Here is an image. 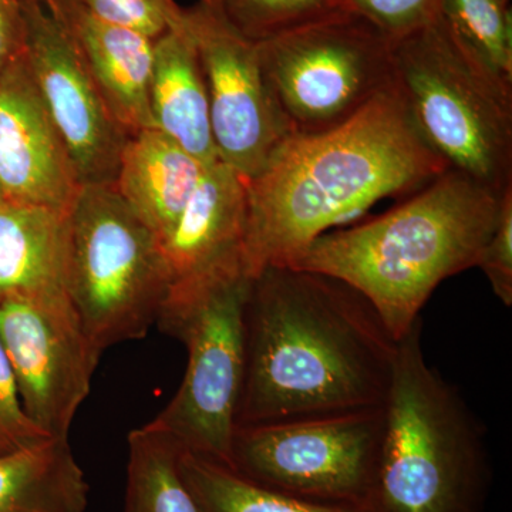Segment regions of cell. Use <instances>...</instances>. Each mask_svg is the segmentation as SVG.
<instances>
[{"mask_svg":"<svg viewBox=\"0 0 512 512\" xmlns=\"http://www.w3.org/2000/svg\"><path fill=\"white\" fill-rule=\"evenodd\" d=\"M237 427L380 409L397 340L362 293L333 276L266 266L244 315Z\"/></svg>","mask_w":512,"mask_h":512,"instance_id":"6da1fadb","label":"cell"},{"mask_svg":"<svg viewBox=\"0 0 512 512\" xmlns=\"http://www.w3.org/2000/svg\"><path fill=\"white\" fill-rule=\"evenodd\" d=\"M444 171L394 82L342 126L286 137L245 180L249 275L291 265L350 215L384 198L412 195Z\"/></svg>","mask_w":512,"mask_h":512,"instance_id":"7a4b0ae2","label":"cell"},{"mask_svg":"<svg viewBox=\"0 0 512 512\" xmlns=\"http://www.w3.org/2000/svg\"><path fill=\"white\" fill-rule=\"evenodd\" d=\"M505 192L444 171L380 217L326 232L288 266L346 282L399 340L441 282L477 266Z\"/></svg>","mask_w":512,"mask_h":512,"instance_id":"3957f363","label":"cell"},{"mask_svg":"<svg viewBox=\"0 0 512 512\" xmlns=\"http://www.w3.org/2000/svg\"><path fill=\"white\" fill-rule=\"evenodd\" d=\"M372 512H481L490 485L484 427L427 365L421 319L397 340Z\"/></svg>","mask_w":512,"mask_h":512,"instance_id":"277c9868","label":"cell"},{"mask_svg":"<svg viewBox=\"0 0 512 512\" xmlns=\"http://www.w3.org/2000/svg\"><path fill=\"white\" fill-rule=\"evenodd\" d=\"M393 82L447 170L504 194L512 188V84L461 45L437 16L392 40Z\"/></svg>","mask_w":512,"mask_h":512,"instance_id":"5b68a950","label":"cell"},{"mask_svg":"<svg viewBox=\"0 0 512 512\" xmlns=\"http://www.w3.org/2000/svg\"><path fill=\"white\" fill-rule=\"evenodd\" d=\"M244 265L168 289L157 325L188 353L180 389L150 421L185 453L229 467L245 366Z\"/></svg>","mask_w":512,"mask_h":512,"instance_id":"8992f818","label":"cell"},{"mask_svg":"<svg viewBox=\"0 0 512 512\" xmlns=\"http://www.w3.org/2000/svg\"><path fill=\"white\" fill-rule=\"evenodd\" d=\"M170 289L161 242L114 183L83 184L69 212L67 295L103 355L143 339Z\"/></svg>","mask_w":512,"mask_h":512,"instance_id":"52a82bcc","label":"cell"},{"mask_svg":"<svg viewBox=\"0 0 512 512\" xmlns=\"http://www.w3.org/2000/svg\"><path fill=\"white\" fill-rule=\"evenodd\" d=\"M258 47L266 86L289 137L342 126L393 82L392 40L348 10Z\"/></svg>","mask_w":512,"mask_h":512,"instance_id":"ba28073f","label":"cell"},{"mask_svg":"<svg viewBox=\"0 0 512 512\" xmlns=\"http://www.w3.org/2000/svg\"><path fill=\"white\" fill-rule=\"evenodd\" d=\"M384 433L383 407L237 427L229 468L274 493L370 511Z\"/></svg>","mask_w":512,"mask_h":512,"instance_id":"9c48e42d","label":"cell"},{"mask_svg":"<svg viewBox=\"0 0 512 512\" xmlns=\"http://www.w3.org/2000/svg\"><path fill=\"white\" fill-rule=\"evenodd\" d=\"M0 343L26 416L46 436L69 437L101 357L69 296L0 302Z\"/></svg>","mask_w":512,"mask_h":512,"instance_id":"30bf717a","label":"cell"},{"mask_svg":"<svg viewBox=\"0 0 512 512\" xmlns=\"http://www.w3.org/2000/svg\"><path fill=\"white\" fill-rule=\"evenodd\" d=\"M200 59L220 160L249 180L289 137L266 86L258 42L242 35L212 0L183 9Z\"/></svg>","mask_w":512,"mask_h":512,"instance_id":"8fae6325","label":"cell"},{"mask_svg":"<svg viewBox=\"0 0 512 512\" xmlns=\"http://www.w3.org/2000/svg\"><path fill=\"white\" fill-rule=\"evenodd\" d=\"M23 16L26 62L80 183H114L127 134L55 13L42 0H23Z\"/></svg>","mask_w":512,"mask_h":512,"instance_id":"7c38bea8","label":"cell"},{"mask_svg":"<svg viewBox=\"0 0 512 512\" xmlns=\"http://www.w3.org/2000/svg\"><path fill=\"white\" fill-rule=\"evenodd\" d=\"M80 188L22 52L0 76V201L69 214Z\"/></svg>","mask_w":512,"mask_h":512,"instance_id":"4fadbf2b","label":"cell"},{"mask_svg":"<svg viewBox=\"0 0 512 512\" xmlns=\"http://www.w3.org/2000/svg\"><path fill=\"white\" fill-rule=\"evenodd\" d=\"M247 210L245 178L221 160L205 165L180 220L161 242L170 288L245 266Z\"/></svg>","mask_w":512,"mask_h":512,"instance_id":"5bb4252c","label":"cell"},{"mask_svg":"<svg viewBox=\"0 0 512 512\" xmlns=\"http://www.w3.org/2000/svg\"><path fill=\"white\" fill-rule=\"evenodd\" d=\"M63 23L111 116L127 136L154 127L150 109L154 40L92 15L79 0H42Z\"/></svg>","mask_w":512,"mask_h":512,"instance_id":"9a60e30c","label":"cell"},{"mask_svg":"<svg viewBox=\"0 0 512 512\" xmlns=\"http://www.w3.org/2000/svg\"><path fill=\"white\" fill-rule=\"evenodd\" d=\"M205 165L157 128L128 136L114 187L163 242L197 190Z\"/></svg>","mask_w":512,"mask_h":512,"instance_id":"2e32d148","label":"cell"},{"mask_svg":"<svg viewBox=\"0 0 512 512\" xmlns=\"http://www.w3.org/2000/svg\"><path fill=\"white\" fill-rule=\"evenodd\" d=\"M67 261L69 214L0 201V302L67 295Z\"/></svg>","mask_w":512,"mask_h":512,"instance_id":"e0dca14e","label":"cell"},{"mask_svg":"<svg viewBox=\"0 0 512 512\" xmlns=\"http://www.w3.org/2000/svg\"><path fill=\"white\" fill-rule=\"evenodd\" d=\"M150 109L154 127L201 164L220 160L204 74L183 20L154 40Z\"/></svg>","mask_w":512,"mask_h":512,"instance_id":"ac0fdd59","label":"cell"},{"mask_svg":"<svg viewBox=\"0 0 512 512\" xmlns=\"http://www.w3.org/2000/svg\"><path fill=\"white\" fill-rule=\"evenodd\" d=\"M89 491L69 437L0 456V512H87Z\"/></svg>","mask_w":512,"mask_h":512,"instance_id":"d6986e66","label":"cell"},{"mask_svg":"<svg viewBox=\"0 0 512 512\" xmlns=\"http://www.w3.org/2000/svg\"><path fill=\"white\" fill-rule=\"evenodd\" d=\"M181 451L151 423L131 431L124 512H200L181 477Z\"/></svg>","mask_w":512,"mask_h":512,"instance_id":"ffe728a7","label":"cell"},{"mask_svg":"<svg viewBox=\"0 0 512 512\" xmlns=\"http://www.w3.org/2000/svg\"><path fill=\"white\" fill-rule=\"evenodd\" d=\"M181 477L200 512H372L365 508L308 503L259 487L208 458L181 451Z\"/></svg>","mask_w":512,"mask_h":512,"instance_id":"44dd1931","label":"cell"},{"mask_svg":"<svg viewBox=\"0 0 512 512\" xmlns=\"http://www.w3.org/2000/svg\"><path fill=\"white\" fill-rule=\"evenodd\" d=\"M439 16L471 55L512 84V19L501 0H440Z\"/></svg>","mask_w":512,"mask_h":512,"instance_id":"7402d4cb","label":"cell"},{"mask_svg":"<svg viewBox=\"0 0 512 512\" xmlns=\"http://www.w3.org/2000/svg\"><path fill=\"white\" fill-rule=\"evenodd\" d=\"M254 42L271 39L340 8L342 0H212Z\"/></svg>","mask_w":512,"mask_h":512,"instance_id":"603a6c76","label":"cell"},{"mask_svg":"<svg viewBox=\"0 0 512 512\" xmlns=\"http://www.w3.org/2000/svg\"><path fill=\"white\" fill-rule=\"evenodd\" d=\"M79 3L97 19L151 40H157L183 20V8L174 0H79Z\"/></svg>","mask_w":512,"mask_h":512,"instance_id":"cb8c5ba5","label":"cell"},{"mask_svg":"<svg viewBox=\"0 0 512 512\" xmlns=\"http://www.w3.org/2000/svg\"><path fill=\"white\" fill-rule=\"evenodd\" d=\"M340 8L393 40L433 22L439 16L440 0H342Z\"/></svg>","mask_w":512,"mask_h":512,"instance_id":"d4e9b609","label":"cell"},{"mask_svg":"<svg viewBox=\"0 0 512 512\" xmlns=\"http://www.w3.org/2000/svg\"><path fill=\"white\" fill-rule=\"evenodd\" d=\"M478 268L487 276L494 295L512 305V188L505 192L500 218L481 251Z\"/></svg>","mask_w":512,"mask_h":512,"instance_id":"484cf974","label":"cell"},{"mask_svg":"<svg viewBox=\"0 0 512 512\" xmlns=\"http://www.w3.org/2000/svg\"><path fill=\"white\" fill-rule=\"evenodd\" d=\"M45 433L26 416L15 377L0 343V456L46 439Z\"/></svg>","mask_w":512,"mask_h":512,"instance_id":"4316f807","label":"cell"},{"mask_svg":"<svg viewBox=\"0 0 512 512\" xmlns=\"http://www.w3.org/2000/svg\"><path fill=\"white\" fill-rule=\"evenodd\" d=\"M25 47L23 0H0V76Z\"/></svg>","mask_w":512,"mask_h":512,"instance_id":"83f0119b","label":"cell"},{"mask_svg":"<svg viewBox=\"0 0 512 512\" xmlns=\"http://www.w3.org/2000/svg\"><path fill=\"white\" fill-rule=\"evenodd\" d=\"M501 2L507 3V5H510V0H501Z\"/></svg>","mask_w":512,"mask_h":512,"instance_id":"f1b7e54d","label":"cell"}]
</instances>
